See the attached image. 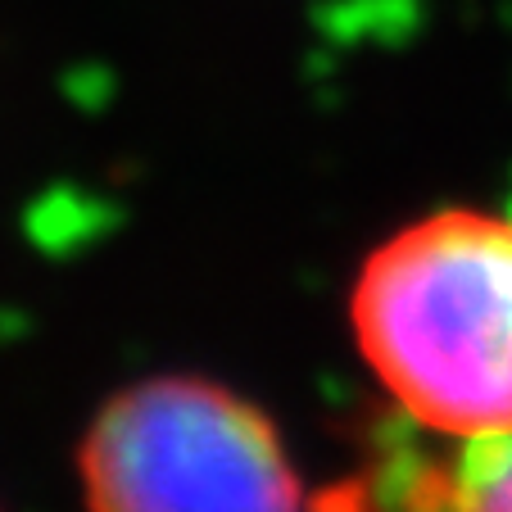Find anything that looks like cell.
Masks as SVG:
<instances>
[{
    "instance_id": "obj_3",
    "label": "cell",
    "mask_w": 512,
    "mask_h": 512,
    "mask_svg": "<svg viewBox=\"0 0 512 512\" xmlns=\"http://www.w3.org/2000/svg\"><path fill=\"white\" fill-rule=\"evenodd\" d=\"M458 454L386 445L318 512H512V431L458 440Z\"/></svg>"
},
{
    "instance_id": "obj_1",
    "label": "cell",
    "mask_w": 512,
    "mask_h": 512,
    "mask_svg": "<svg viewBox=\"0 0 512 512\" xmlns=\"http://www.w3.org/2000/svg\"><path fill=\"white\" fill-rule=\"evenodd\" d=\"M363 354L413 422L512 431V223L445 209L390 236L354 290Z\"/></svg>"
},
{
    "instance_id": "obj_2",
    "label": "cell",
    "mask_w": 512,
    "mask_h": 512,
    "mask_svg": "<svg viewBox=\"0 0 512 512\" xmlns=\"http://www.w3.org/2000/svg\"><path fill=\"white\" fill-rule=\"evenodd\" d=\"M82 481L91 512H309L268 417L195 377L109 399L82 445Z\"/></svg>"
}]
</instances>
